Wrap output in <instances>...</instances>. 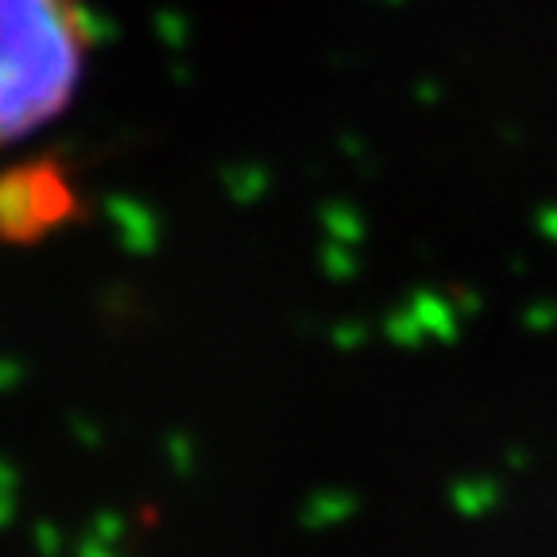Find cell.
<instances>
[{"label": "cell", "instance_id": "obj_1", "mask_svg": "<svg viewBox=\"0 0 557 557\" xmlns=\"http://www.w3.org/2000/svg\"><path fill=\"white\" fill-rule=\"evenodd\" d=\"M94 54L86 0H0V156L66 113Z\"/></svg>", "mask_w": 557, "mask_h": 557}]
</instances>
